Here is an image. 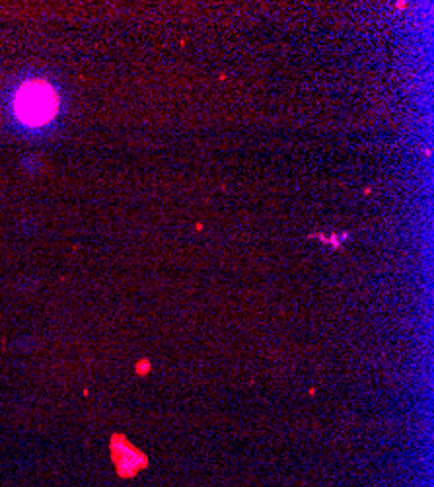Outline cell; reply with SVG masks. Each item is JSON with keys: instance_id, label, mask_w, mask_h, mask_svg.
<instances>
[{"instance_id": "6da1fadb", "label": "cell", "mask_w": 434, "mask_h": 487, "mask_svg": "<svg viewBox=\"0 0 434 487\" xmlns=\"http://www.w3.org/2000/svg\"><path fill=\"white\" fill-rule=\"evenodd\" d=\"M59 107V97L55 90L49 86L47 82H25L22 88L18 90L16 100H14V112L16 117L30 127H41L49 123L56 114Z\"/></svg>"}]
</instances>
